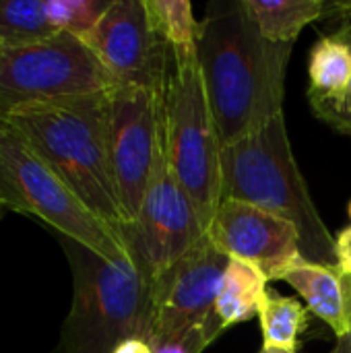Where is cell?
<instances>
[{"instance_id": "obj_5", "label": "cell", "mask_w": 351, "mask_h": 353, "mask_svg": "<svg viewBox=\"0 0 351 353\" xmlns=\"http://www.w3.org/2000/svg\"><path fill=\"white\" fill-rule=\"evenodd\" d=\"M221 151L197 48L172 50L163 93V153L205 230L221 205Z\"/></svg>"}, {"instance_id": "obj_14", "label": "cell", "mask_w": 351, "mask_h": 353, "mask_svg": "<svg viewBox=\"0 0 351 353\" xmlns=\"http://www.w3.org/2000/svg\"><path fill=\"white\" fill-rule=\"evenodd\" d=\"M351 89V41L323 35L308 54V99L317 116L331 124Z\"/></svg>"}, {"instance_id": "obj_15", "label": "cell", "mask_w": 351, "mask_h": 353, "mask_svg": "<svg viewBox=\"0 0 351 353\" xmlns=\"http://www.w3.org/2000/svg\"><path fill=\"white\" fill-rule=\"evenodd\" d=\"M269 275L254 263L230 259L221 275L215 316L221 331L259 316L269 292Z\"/></svg>"}, {"instance_id": "obj_11", "label": "cell", "mask_w": 351, "mask_h": 353, "mask_svg": "<svg viewBox=\"0 0 351 353\" xmlns=\"http://www.w3.org/2000/svg\"><path fill=\"white\" fill-rule=\"evenodd\" d=\"M81 39L114 85L166 93L172 50L151 29L145 0H110L106 12Z\"/></svg>"}, {"instance_id": "obj_20", "label": "cell", "mask_w": 351, "mask_h": 353, "mask_svg": "<svg viewBox=\"0 0 351 353\" xmlns=\"http://www.w3.org/2000/svg\"><path fill=\"white\" fill-rule=\"evenodd\" d=\"M335 263L341 275L351 279V225L335 236Z\"/></svg>"}, {"instance_id": "obj_7", "label": "cell", "mask_w": 351, "mask_h": 353, "mask_svg": "<svg viewBox=\"0 0 351 353\" xmlns=\"http://www.w3.org/2000/svg\"><path fill=\"white\" fill-rule=\"evenodd\" d=\"M114 87L87 43L68 31L0 50V120L23 105Z\"/></svg>"}, {"instance_id": "obj_6", "label": "cell", "mask_w": 351, "mask_h": 353, "mask_svg": "<svg viewBox=\"0 0 351 353\" xmlns=\"http://www.w3.org/2000/svg\"><path fill=\"white\" fill-rule=\"evenodd\" d=\"M0 203L4 209L41 219L62 238L79 242L106 261L132 259L120 232L93 213L4 122H0Z\"/></svg>"}, {"instance_id": "obj_27", "label": "cell", "mask_w": 351, "mask_h": 353, "mask_svg": "<svg viewBox=\"0 0 351 353\" xmlns=\"http://www.w3.org/2000/svg\"><path fill=\"white\" fill-rule=\"evenodd\" d=\"M4 48V39H2V35H0V50Z\"/></svg>"}, {"instance_id": "obj_21", "label": "cell", "mask_w": 351, "mask_h": 353, "mask_svg": "<svg viewBox=\"0 0 351 353\" xmlns=\"http://www.w3.org/2000/svg\"><path fill=\"white\" fill-rule=\"evenodd\" d=\"M112 353H155V347L151 345V341L143 337H130L124 339Z\"/></svg>"}, {"instance_id": "obj_26", "label": "cell", "mask_w": 351, "mask_h": 353, "mask_svg": "<svg viewBox=\"0 0 351 353\" xmlns=\"http://www.w3.org/2000/svg\"><path fill=\"white\" fill-rule=\"evenodd\" d=\"M348 215H350V219H351V201L348 203Z\"/></svg>"}, {"instance_id": "obj_3", "label": "cell", "mask_w": 351, "mask_h": 353, "mask_svg": "<svg viewBox=\"0 0 351 353\" xmlns=\"http://www.w3.org/2000/svg\"><path fill=\"white\" fill-rule=\"evenodd\" d=\"M234 199L292 221L304 259L337 267L335 238L325 225L279 114L221 151V201Z\"/></svg>"}, {"instance_id": "obj_16", "label": "cell", "mask_w": 351, "mask_h": 353, "mask_svg": "<svg viewBox=\"0 0 351 353\" xmlns=\"http://www.w3.org/2000/svg\"><path fill=\"white\" fill-rule=\"evenodd\" d=\"M242 4L261 35L283 46H292L300 31L325 12L323 0H242Z\"/></svg>"}, {"instance_id": "obj_13", "label": "cell", "mask_w": 351, "mask_h": 353, "mask_svg": "<svg viewBox=\"0 0 351 353\" xmlns=\"http://www.w3.org/2000/svg\"><path fill=\"white\" fill-rule=\"evenodd\" d=\"M288 281L306 302L310 314L321 319L337 339H343L351 327V279L337 267L296 259L279 277Z\"/></svg>"}, {"instance_id": "obj_19", "label": "cell", "mask_w": 351, "mask_h": 353, "mask_svg": "<svg viewBox=\"0 0 351 353\" xmlns=\"http://www.w3.org/2000/svg\"><path fill=\"white\" fill-rule=\"evenodd\" d=\"M151 29L170 50H194L201 21L188 0H145Z\"/></svg>"}, {"instance_id": "obj_2", "label": "cell", "mask_w": 351, "mask_h": 353, "mask_svg": "<svg viewBox=\"0 0 351 353\" xmlns=\"http://www.w3.org/2000/svg\"><path fill=\"white\" fill-rule=\"evenodd\" d=\"M103 221L126 223L110 157V89L17 108L4 120Z\"/></svg>"}, {"instance_id": "obj_8", "label": "cell", "mask_w": 351, "mask_h": 353, "mask_svg": "<svg viewBox=\"0 0 351 353\" xmlns=\"http://www.w3.org/2000/svg\"><path fill=\"white\" fill-rule=\"evenodd\" d=\"M228 256L205 236L176 267L153 285L151 343H180L203 353L223 331L215 316Z\"/></svg>"}, {"instance_id": "obj_12", "label": "cell", "mask_w": 351, "mask_h": 353, "mask_svg": "<svg viewBox=\"0 0 351 353\" xmlns=\"http://www.w3.org/2000/svg\"><path fill=\"white\" fill-rule=\"evenodd\" d=\"M207 238L228 259L259 265L271 281H279L281 273L302 256L300 234L292 221L234 199L221 201Z\"/></svg>"}, {"instance_id": "obj_22", "label": "cell", "mask_w": 351, "mask_h": 353, "mask_svg": "<svg viewBox=\"0 0 351 353\" xmlns=\"http://www.w3.org/2000/svg\"><path fill=\"white\" fill-rule=\"evenodd\" d=\"M331 126H333V128H337L339 132L350 134L351 137V89H350L348 99H345V103H343V108H341V110H339V114L331 120Z\"/></svg>"}, {"instance_id": "obj_18", "label": "cell", "mask_w": 351, "mask_h": 353, "mask_svg": "<svg viewBox=\"0 0 351 353\" xmlns=\"http://www.w3.org/2000/svg\"><path fill=\"white\" fill-rule=\"evenodd\" d=\"M259 321L263 345L296 352L300 335L308 329V308L296 298H288L269 290L261 306Z\"/></svg>"}, {"instance_id": "obj_24", "label": "cell", "mask_w": 351, "mask_h": 353, "mask_svg": "<svg viewBox=\"0 0 351 353\" xmlns=\"http://www.w3.org/2000/svg\"><path fill=\"white\" fill-rule=\"evenodd\" d=\"M333 353H351V327L350 333L343 339H337V345H335Z\"/></svg>"}, {"instance_id": "obj_23", "label": "cell", "mask_w": 351, "mask_h": 353, "mask_svg": "<svg viewBox=\"0 0 351 353\" xmlns=\"http://www.w3.org/2000/svg\"><path fill=\"white\" fill-rule=\"evenodd\" d=\"M155 353H190L184 345L180 343H161V345H155Z\"/></svg>"}, {"instance_id": "obj_4", "label": "cell", "mask_w": 351, "mask_h": 353, "mask_svg": "<svg viewBox=\"0 0 351 353\" xmlns=\"http://www.w3.org/2000/svg\"><path fill=\"white\" fill-rule=\"evenodd\" d=\"M60 244L72 271V304L58 353H112L130 337L151 341L153 292L137 263L106 261L62 236Z\"/></svg>"}, {"instance_id": "obj_9", "label": "cell", "mask_w": 351, "mask_h": 353, "mask_svg": "<svg viewBox=\"0 0 351 353\" xmlns=\"http://www.w3.org/2000/svg\"><path fill=\"white\" fill-rule=\"evenodd\" d=\"M120 236L151 285L207 236L197 207L172 172L166 153L157 159L137 219L122 225Z\"/></svg>"}, {"instance_id": "obj_25", "label": "cell", "mask_w": 351, "mask_h": 353, "mask_svg": "<svg viewBox=\"0 0 351 353\" xmlns=\"http://www.w3.org/2000/svg\"><path fill=\"white\" fill-rule=\"evenodd\" d=\"M259 353H296L292 350H283V347H271V345H263V350Z\"/></svg>"}, {"instance_id": "obj_28", "label": "cell", "mask_w": 351, "mask_h": 353, "mask_svg": "<svg viewBox=\"0 0 351 353\" xmlns=\"http://www.w3.org/2000/svg\"><path fill=\"white\" fill-rule=\"evenodd\" d=\"M4 213V207H2V203H0V215Z\"/></svg>"}, {"instance_id": "obj_17", "label": "cell", "mask_w": 351, "mask_h": 353, "mask_svg": "<svg viewBox=\"0 0 351 353\" xmlns=\"http://www.w3.org/2000/svg\"><path fill=\"white\" fill-rule=\"evenodd\" d=\"M62 33L52 0H0V35L4 46L37 41Z\"/></svg>"}, {"instance_id": "obj_1", "label": "cell", "mask_w": 351, "mask_h": 353, "mask_svg": "<svg viewBox=\"0 0 351 353\" xmlns=\"http://www.w3.org/2000/svg\"><path fill=\"white\" fill-rule=\"evenodd\" d=\"M197 54L221 147L283 114L292 46L263 37L242 0L209 4Z\"/></svg>"}, {"instance_id": "obj_10", "label": "cell", "mask_w": 351, "mask_h": 353, "mask_svg": "<svg viewBox=\"0 0 351 353\" xmlns=\"http://www.w3.org/2000/svg\"><path fill=\"white\" fill-rule=\"evenodd\" d=\"M161 153L163 95L143 87L114 85L110 89V157L126 223L137 219Z\"/></svg>"}]
</instances>
